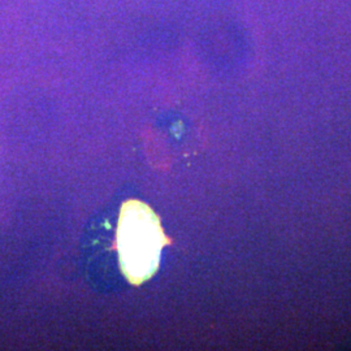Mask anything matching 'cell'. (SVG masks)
Segmentation results:
<instances>
[{
  "label": "cell",
  "instance_id": "1",
  "mask_svg": "<svg viewBox=\"0 0 351 351\" xmlns=\"http://www.w3.org/2000/svg\"><path fill=\"white\" fill-rule=\"evenodd\" d=\"M169 243L159 217L146 203L130 199L123 204L116 249L121 271L130 284L141 285L156 274L162 250Z\"/></svg>",
  "mask_w": 351,
  "mask_h": 351
}]
</instances>
